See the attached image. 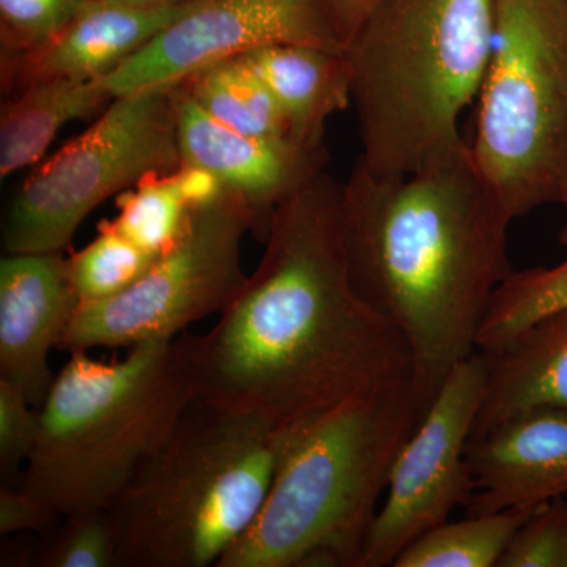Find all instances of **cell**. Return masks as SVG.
<instances>
[{
	"mask_svg": "<svg viewBox=\"0 0 567 567\" xmlns=\"http://www.w3.org/2000/svg\"><path fill=\"white\" fill-rule=\"evenodd\" d=\"M342 196L344 183L323 171L287 197L219 322L175 338L197 399L289 431L369 388L412 379L404 338L350 282Z\"/></svg>",
	"mask_w": 567,
	"mask_h": 567,
	"instance_id": "cell-1",
	"label": "cell"
},
{
	"mask_svg": "<svg viewBox=\"0 0 567 567\" xmlns=\"http://www.w3.org/2000/svg\"><path fill=\"white\" fill-rule=\"evenodd\" d=\"M513 219L481 177L470 144L402 177L360 163L344 183L342 224L354 292L401 333L425 412L513 274Z\"/></svg>",
	"mask_w": 567,
	"mask_h": 567,
	"instance_id": "cell-2",
	"label": "cell"
},
{
	"mask_svg": "<svg viewBox=\"0 0 567 567\" xmlns=\"http://www.w3.org/2000/svg\"><path fill=\"white\" fill-rule=\"evenodd\" d=\"M424 413L409 377L281 431L262 509L216 567H358L395 458Z\"/></svg>",
	"mask_w": 567,
	"mask_h": 567,
	"instance_id": "cell-3",
	"label": "cell"
},
{
	"mask_svg": "<svg viewBox=\"0 0 567 567\" xmlns=\"http://www.w3.org/2000/svg\"><path fill=\"white\" fill-rule=\"evenodd\" d=\"M496 0H382L346 47L361 151L402 177L464 147L462 112L491 61Z\"/></svg>",
	"mask_w": 567,
	"mask_h": 567,
	"instance_id": "cell-4",
	"label": "cell"
},
{
	"mask_svg": "<svg viewBox=\"0 0 567 567\" xmlns=\"http://www.w3.org/2000/svg\"><path fill=\"white\" fill-rule=\"evenodd\" d=\"M194 398L175 339L134 346L114 363L71 352L39 409L20 487L62 517L114 507Z\"/></svg>",
	"mask_w": 567,
	"mask_h": 567,
	"instance_id": "cell-5",
	"label": "cell"
},
{
	"mask_svg": "<svg viewBox=\"0 0 567 567\" xmlns=\"http://www.w3.org/2000/svg\"><path fill=\"white\" fill-rule=\"evenodd\" d=\"M281 447L268 417L194 398L115 503L118 567L218 565L259 516Z\"/></svg>",
	"mask_w": 567,
	"mask_h": 567,
	"instance_id": "cell-6",
	"label": "cell"
},
{
	"mask_svg": "<svg viewBox=\"0 0 567 567\" xmlns=\"http://www.w3.org/2000/svg\"><path fill=\"white\" fill-rule=\"evenodd\" d=\"M511 219L567 194V0H496L470 144Z\"/></svg>",
	"mask_w": 567,
	"mask_h": 567,
	"instance_id": "cell-7",
	"label": "cell"
},
{
	"mask_svg": "<svg viewBox=\"0 0 567 567\" xmlns=\"http://www.w3.org/2000/svg\"><path fill=\"white\" fill-rule=\"evenodd\" d=\"M175 85L115 96L87 132L41 163L7 208L6 252H62L104 200L177 171Z\"/></svg>",
	"mask_w": 567,
	"mask_h": 567,
	"instance_id": "cell-8",
	"label": "cell"
},
{
	"mask_svg": "<svg viewBox=\"0 0 567 567\" xmlns=\"http://www.w3.org/2000/svg\"><path fill=\"white\" fill-rule=\"evenodd\" d=\"M248 230H254L251 213L227 192L192 208L178 240L140 281L110 300L78 306L59 350L174 341L197 320L223 315L248 278L241 268Z\"/></svg>",
	"mask_w": 567,
	"mask_h": 567,
	"instance_id": "cell-9",
	"label": "cell"
},
{
	"mask_svg": "<svg viewBox=\"0 0 567 567\" xmlns=\"http://www.w3.org/2000/svg\"><path fill=\"white\" fill-rule=\"evenodd\" d=\"M486 388V360L476 350L453 369L402 446L358 567L393 566L413 540L470 502L466 453Z\"/></svg>",
	"mask_w": 567,
	"mask_h": 567,
	"instance_id": "cell-10",
	"label": "cell"
},
{
	"mask_svg": "<svg viewBox=\"0 0 567 567\" xmlns=\"http://www.w3.org/2000/svg\"><path fill=\"white\" fill-rule=\"evenodd\" d=\"M275 44L346 51L328 0H194L103 82L115 99L181 84L215 63Z\"/></svg>",
	"mask_w": 567,
	"mask_h": 567,
	"instance_id": "cell-11",
	"label": "cell"
},
{
	"mask_svg": "<svg viewBox=\"0 0 567 567\" xmlns=\"http://www.w3.org/2000/svg\"><path fill=\"white\" fill-rule=\"evenodd\" d=\"M174 107L182 164L215 174L251 213L264 240L276 208L324 171V145L235 132L205 112L182 82L174 89Z\"/></svg>",
	"mask_w": 567,
	"mask_h": 567,
	"instance_id": "cell-12",
	"label": "cell"
},
{
	"mask_svg": "<svg viewBox=\"0 0 567 567\" xmlns=\"http://www.w3.org/2000/svg\"><path fill=\"white\" fill-rule=\"evenodd\" d=\"M80 300L62 252L6 254L0 260V377L40 409L59 349Z\"/></svg>",
	"mask_w": 567,
	"mask_h": 567,
	"instance_id": "cell-13",
	"label": "cell"
},
{
	"mask_svg": "<svg viewBox=\"0 0 567 567\" xmlns=\"http://www.w3.org/2000/svg\"><path fill=\"white\" fill-rule=\"evenodd\" d=\"M468 516L536 509L567 496V415L537 410L470 440Z\"/></svg>",
	"mask_w": 567,
	"mask_h": 567,
	"instance_id": "cell-14",
	"label": "cell"
},
{
	"mask_svg": "<svg viewBox=\"0 0 567 567\" xmlns=\"http://www.w3.org/2000/svg\"><path fill=\"white\" fill-rule=\"evenodd\" d=\"M194 3L133 9L92 0L54 39L37 50L0 55L6 99L44 81H91L107 76Z\"/></svg>",
	"mask_w": 567,
	"mask_h": 567,
	"instance_id": "cell-15",
	"label": "cell"
},
{
	"mask_svg": "<svg viewBox=\"0 0 567 567\" xmlns=\"http://www.w3.org/2000/svg\"><path fill=\"white\" fill-rule=\"evenodd\" d=\"M481 353L487 388L472 440L524 413L554 410L567 415V308Z\"/></svg>",
	"mask_w": 567,
	"mask_h": 567,
	"instance_id": "cell-16",
	"label": "cell"
},
{
	"mask_svg": "<svg viewBox=\"0 0 567 567\" xmlns=\"http://www.w3.org/2000/svg\"><path fill=\"white\" fill-rule=\"evenodd\" d=\"M235 59L267 84L281 107L290 137L300 144L324 145L327 122L352 103L346 51L275 44Z\"/></svg>",
	"mask_w": 567,
	"mask_h": 567,
	"instance_id": "cell-17",
	"label": "cell"
},
{
	"mask_svg": "<svg viewBox=\"0 0 567 567\" xmlns=\"http://www.w3.org/2000/svg\"><path fill=\"white\" fill-rule=\"evenodd\" d=\"M114 100L103 78L39 82L3 100L0 114V175L33 166L66 123L91 117Z\"/></svg>",
	"mask_w": 567,
	"mask_h": 567,
	"instance_id": "cell-18",
	"label": "cell"
},
{
	"mask_svg": "<svg viewBox=\"0 0 567 567\" xmlns=\"http://www.w3.org/2000/svg\"><path fill=\"white\" fill-rule=\"evenodd\" d=\"M182 85L205 112L235 132L262 140H292L274 93L240 59L197 71Z\"/></svg>",
	"mask_w": 567,
	"mask_h": 567,
	"instance_id": "cell-19",
	"label": "cell"
},
{
	"mask_svg": "<svg viewBox=\"0 0 567 567\" xmlns=\"http://www.w3.org/2000/svg\"><path fill=\"white\" fill-rule=\"evenodd\" d=\"M535 509L498 511L445 522L413 540L394 567H498L518 527Z\"/></svg>",
	"mask_w": 567,
	"mask_h": 567,
	"instance_id": "cell-20",
	"label": "cell"
},
{
	"mask_svg": "<svg viewBox=\"0 0 567 567\" xmlns=\"http://www.w3.org/2000/svg\"><path fill=\"white\" fill-rule=\"evenodd\" d=\"M566 308L567 260L550 268L513 271L492 298L476 349H499L536 320Z\"/></svg>",
	"mask_w": 567,
	"mask_h": 567,
	"instance_id": "cell-21",
	"label": "cell"
},
{
	"mask_svg": "<svg viewBox=\"0 0 567 567\" xmlns=\"http://www.w3.org/2000/svg\"><path fill=\"white\" fill-rule=\"evenodd\" d=\"M174 173L147 178L122 193L118 215L111 221L118 233L155 257L178 240L192 210Z\"/></svg>",
	"mask_w": 567,
	"mask_h": 567,
	"instance_id": "cell-22",
	"label": "cell"
},
{
	"mask_svg": "<svg viewBox=\"0 0 567 567\" xmlns=\"http://www.w3.org/2000/svg\"><path fill=\"white\" fill-rule=\"evenodd\" d=\"M155 259L118 233L111 221L100 224L99 237L69 259L71 282L80 305L99 303L125 292Z\"/></svg>",
	"mask_w": 567,
	"mask_h": 567,
	"instance_id": "cell-23",
	"label": "cell"
},
{
	"mask_svg": "<svg viewBox=\"0 0 567 567\" xmlns=\"http://www.w3.org/2000/svg\"><path fill=\"white\" fill-rule=\"evenodd\" d=\"M121 524L114 507L63 516L33 551L39 567H118Z\"/></svg>",
	"mask_w": 567,
	"mask_h": 567,
	"instance_id": "cell-24",
	"label": "cell"
},
{
	"mask_svg": "<svg viewBox=\"0 0 567 567\" xmlns=\"http://www.w3.org/2000/svg\"><path fill=\"white\" fill-rule=\"evenodd\" d=\"M92 0H0V55L37 50L54 39Z\"/></svg>",
	"mask_w": 567,
	"mask_h": 567,
	"instance_id": "cell-25",
	"label": "cell"
},
{
	"mask_svg": "<svg viewBox=\"0 0 567 567\" xmlns=\"http://www.w3.org/2000/svg\"><path fill=\"white\" fill-rule=\"evenodd\" d=\"M498 567H567V496L544 503L529 514Z\"/></svg>",
	"mask_w": 567,
	"mask_h": 567,
	"instance_id": "cell-26",
	"label": "cell"
},
{
	"mask_svg": "<svg viewBox=\"0 0 567 567\" xmlns=\"http://www.w3.org/2000/svg\"><path fill=\"white\" fill-rule=\"evenodd\" d=\"M40 435V413L20 386L0 377V473L10 480L31 458Z\"/></svg>",
	"mask_w": 567,
	"mask_h": 567,
	"instance_id": "cell-27",
	"label": "cell"
},
{
	"mask_svg": "<svg viewBox=\"0 0 567 567\" xmlns=\"http://www.w3.org/2000/svg\"><path fill=\"white\" fill-rule=\"evenodd\" d=\"M62 516L44 499L22 487L0 488V535L22 532H48Z\"/></svg>",
	"mask_w": 567,
	"mask_h": 567,
	"instance_id": "cell-28",
	"label": "cell"
},
{
	"mask_svg": "<svg viewBox=\"0 0 567 567\" xmlns=\"http://www.w3.org/2000/svg\"><path fill=\"white\" fill-rule=\"evenodd\" d=\"M174 175L189 208L215 203L226 194L223 182L204 167L182 164Z\"/></svg>",
	"mask_w": 567,
	"mask_h": 567,
	"instance_id": "cell-29",
	"label": "cell"
},
{
	"mask_svg": "<svg viewBox=\"0 0 567 567\" xmlns=\"http://www.w3.org/2000/svg\"><path fill=\"white\" fill-rule=\"evenodd\" d=\"M380 2L382 0H328L336 33L344 48Z\"/></svg>",
	"mask_w": 567,
	"mask_h": 567,
	"instance_id": "cell-30",
	"label": "cell"
},
{
	"mask_svg": "<svg viewBox=\"0 0 567 567\" xmlns=\"http://www.w3.org/2000/svg\"><path fill=\"white\" fill-rule=\"evenodd\" d=\"M100 2L133 7V9H164V7L182 6L193 0H100Z\"/></svg>",
	"mask_w": 567,
	"mask_h": 567,
	"instance_id": "cell-31",
	"label": "cell"
},
{
	"mask_svg": "<svg viewBox=\"0 0 567 567\" xmlns=\"http://www.w3.org/2000/svg\"><path fill=\"white\" fill-rule=\"evenodd\" d=\"M563 205H565L566 208V219L565 224H563L561 230H559V244L567 248V194L565 200H563Z\"/></svg>",
	"mask_w": 567,
	"mask_h": 567,
	"instance_id": "cell-32",
	"label": "cell"
}]
</instances>
